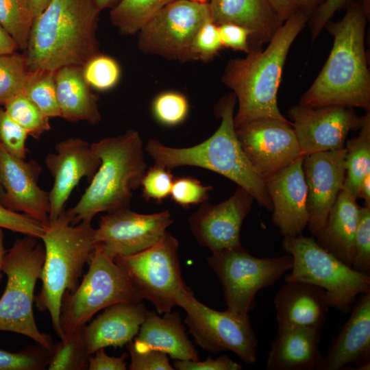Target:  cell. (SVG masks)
<instances>
[{
	"instance_id": "6da1fadb",
	"label": "cell",
	"mask_w": 370,
	"mask_h": 370,
	"mask_svg": "<svg viewBox=\"0 0 370 370\" xmlns=\"http://www.w3.org/2000/svg\"><path fill=\"white\" fill-rule=\"evenodd\" d=\"M308 21L298 10L276 31L264 49L252 47L243 58L230 60L223 77L238 101L235 129L261 119L288 120L278 105V91L289 49Z\"/></svg>"
},
{
	"instance_id": "7a4b0ae2",
	"label": "cell",
	"mask_w": 370,
	"mask_h": 370,
	"mask_svg": "<svg viewBox=\"0 0 370 370\" xmlns=\"http://www.w3.org/2000/svg\"><path fill=\"white\" fill-rule=\"evenodd\" d=\"M367 19L360 3H354L340 21L326 23L334 38L332 47L299 105H339L370 111V74L365 49Z\"/></svg>"
},
{
	"instance_id": "3957f363",
	"label": "cell",
	"mask_w": 370,
	"mask_h": 370,
	"mask_svg": "<svg viewBox=\"0 0 370 370\" xmlns=\"http://www.w3.org/2000/svg\"><path fill=\"white\" fill-rule=\"evenodd\" d=\"M99 12L90 0H51L33 21L24 54L28 71L83 66L99 54Z\"/></svg>"
},
{
	"instance_id": "277c9868",
	"label": "cell",
	"mask_w": 370,
	"mask_h": 370,
	"mask_svg": "<svg viewBox=\"0 0 370 370\" xmlns=\"http://www.w3.org/2000/svg\"><path fill=\"white\" fill-rule=\"evenodd\" d=\"M236 102L233 93L219 102L215 110L221 119V124L216 132L202 143L177 148L150 139L145 151L155 164L169 170L192 166L222 175L246 190L262 207L271 212L272 204L265 182L251 165L236 136L234 122Z\"/></svg>"
},
{
	"instance_id": "5b68a950",
	"label": "cell",
	"mask_w": 370,
	"mask_h": 370,
	"mask_svg": "<svg viewBox=\"0 0 370 370\" xmlns=\"http://www.w3.org/2000/svg\"><path fill=\"white\" fill-rule=\"evenodd\" d=\"M90 147L100 165L77 203L65 211L72 224L92 221L100 212L128 208L147 170L145 148L136 130L103 138Z\"/></svg>"
},
{
	"instance_id": "8992f818",
	"label": "cell",
	"mask_w": 370,
	"mask_h": 370,
	"mask_svg": "<svg viewBox=\"0 0 370 370\" xmlns=\"http://www.w3.org/2000/svg\"><path fill=\"white\" fill-rule=\"evenodd\" d=\"M91 221L72 224L64 211L45 225L40 238L45 255L39 278L42 287L34 301L40 310L49 313L53 329L60 338L63 296L77 287L84 267L95 250Z\"/></svg>"
},
{
	"instance_id": "52a82bcc",
	"label": "cell",
	"mask_w": 370,
	"mask_h": 370,
	"mask_svg": "<svg viewBox=\"0 0 370 370\" xmlns=\"http://www.w3.org/2000/svg\"><path fill=\"white\" fill-rule=\"evenodd\" d=\"M38 239L25 235L6 251L2 271L7 282L0 298V331L26 336L51 351V338L38 330L33 310L34 289L45 255Z\"/></svg>"
},
{
	"instance_id": "ba28073f",
	"label": "cell",
	"mask_w": 370,
	"mask_h": 370,
	"mask_svg": "<svg viewBox=\"0 0 370 370\" xmlns=\"http://www.w3.org/2000/svg\"><path fill=\"white\" fill-rule=\"evenodd\" d=\"M283 249L293 257L284 282H302L324 289L330 307L350 312L357 297L370 291V275L347 265L322 248L314 236H284Z\"/></svg>"
},
{
	"instance_id": "9c48e42d",
	"label": "cell",
	"mask_w": 370,
	"mask_h": 370,
	"mask_svg": "<svg viewBox=\"0 0 370 370\" xmlns=\"http://www.w3.org/2000/svg\"><path fill=\"white\" fill-rule=\"evenodd\" d=\"M88 265L75 290L63 296L61 338L82 329L96 313L111 305L143 300L123 269L99 249H95Z\"/></svg>"
},
{
	"instance_id": "30bf717a",
	"label": "cell",
	"mask_w": 370,
	"mask_h": 370,
	"mask_svg": "<svg viewBox=\"0 0 370 370\" xmlns=\"http://www.w3.org/2000/svg\"><path fill=\"white\" fill-rule=\"evenodd\" d=\"M221 283L227 310L247 317L256 293L277 282L293 266V257L258 258L243 246L221 250L207 258Z\"/></svg>"
},
{
	"instance_id": "8fae6325",
	"label": "cell",
	"mask_w": 370,
	"mask_h": 370,
	"mask_svg": "<svg viewBox=\"0 0 370 370\" xmlns=\"http://www.w3.org/2000/svg\"><path fill=\"white\" fill-rule=\"evenodd\" d=\"M178 249V241L166 232L153 246L114 260L140 298L151 302L160 314L171 312L181 294L189 288L182 278Z\"/></svg>"
},
{
	"instance_id": "7c38bea8",
	"label": "cell",
	"mask_w": 370,
	"mask_h": 370,
	"mask_svg": "<svg viewBox=\"0 0 370 370\" xmlns=\"http://www.w3.org/2000/svg\"><path fill=\"white\" fill-rule=\"evenodd\" d=\"M177 306L186 311L184 323L204 350L212 354L230 351L244 362L256 361L258 339L249 316L212 309L197 300L190 288L181 294Z\"/></svg>"
},
{
	"instance_id": "4fadbf2b",
	"label": "cell",
	"mask_w": 370,
	"mask_h": 370,
	"mask_svg": "<svg viewBox=\"0 0 370 370\" xmlns=\"http://www.w3.org/2000/svg\"><path fill=\"white\" fill-rule=\"evenodd\" d=\"M209 20L208 3L171 0L140 29L138 48L169 60L190 61L194 37Z\"/></svg>"
},
{
	"instance_id": "5bb4252c",
	"label": "cell",
	"mask_w": 370,
	"mask_h": 370,
	"mask_svg": "<svg viewBox=\"0 0 370 370\" xmlns=\"http://www.w3.org/2000/svg\"><path fill=\"white\" fill-rule=\"evenodd\" d=\"M173 221L168 210L140 214L125 208L108 212L94 229L95 249L113 260L137 254L160 241Z\"/></svg>"
},
{
	"instance_id": "9a60e30c",
	"label": "cell",
	"mask_w": 370,
	"mask_h": 370,
	"mask_svg": "<svg viewBox=\"0 0 370 370\" xmlns=\"http://www.w3.org/2000/svg\"><path fill=\"white\" fill-rule=\"evenodd\" d=\"M236 133L245 155L264 181L303 156L289 121L257 119L236 128Z\"/></svg>"
},
{
	"instance_id": "2e32d148",
	"label": "cell",
	"mask_w": 370,
	"mask_h": 370,
	"mask_svg": "<svg viewBox=\"0 0 370 370\" xmlns=\"http://www.w3.org/2000/svg\"><path fill=\"white\" fill-rule=\"evenodd\" d=\"M288 114L303 156L344 148L348 134L359 130L361 125V117L353 108L339 105L312 108L299 104Z\"/></svg>"
},
{
	"instance_id": "e0dca14e",
	"label": "cell",
	"mask_w": 370,
	"mask_h": 370,
	"mask_svg": "<svg viewBox=\"0 0 370 370\" xmlns=\"http://www.w3.org/2000/svg\"><path fill=\"white\" fill-rule=\"evenodd\" d=\"M254 198L238 186L227 199L216 205L207 201L188 218L190 231L212 253L241 246V230Z\"/></svg>"
},
{
	"instance_id": "ac0fdd59",
	"label": "cell",
	"mask_w": 370,
	"mask_h": 370,
	"mask_svg": "<svg viewBox=\"0 0 370 370\" xmlns=\"http://www.w3.org/2000/svg\"><path fill=\"white\" fill-rule=\"evenodd\" d=\"M345 147L304 156L307 186L308 229L314 236L325 225L329 212L342 190L345 176Z\"/></svg>"
},
{
	"instance_id": "d6986e66",
	"label": "cell",
	"mask_w": 370,
	"mask_h": 370,
	"mask_svg": "<svg viewBox=\"0 0 370 370\" xmlns=\"http://www.w3.org/2000/svg\"><path fill=\"white\" fill-rule=\"evenodd\" d=\"M41 171L36 161L17 158L0 144L2 205L46 225L49 222V192L38 185Z\"/></svg>"
},
{
	"instance_id": "ffe728a7",
	"label": "cell",
	"mask_w": 370,
	"mask_h": 370,
	"mask_svg": "<svg viewBox=\"0 0 370 370\" xmlns=\"http://www.w3.org/2000/svg\"><path fill=\"white\" fill-rule=\"evenodd\" d=\"M53 184L49 191V221L56 219L72 191L81 180L90 181L100 165V160L89 144L81 138H69L59 142L54 153L45 158Z\"/></svg>"
},
{
	"instance_id": "44dd1931",
	"label": "cell",
	"mask_w": 370,
	"mask_h": 370,
	"mask_svg": "<svg viewBox=\"0 0 370 370\" xmlns=\"http://www.w3.org/2000/svg\"><path fill=\"white\" fill-rule=\"evenodd\" d=\"M304 156L264 181L272 204V221L284 236H299L308 225Z\"/></svg>"
},
{
	"instance_id": "7402d4cb",
	"label": "cell",
	"mask_w": 370,
	"mask_h": 370,
	"mask_svg": "<svg viewBox=\"0 0 370 370\" xmlns=\"http://www.w3.org/2000/svg\"><path fill=\"white\" fill-rule=\"evenodd\" d=\"M350 311L317 370L345 369L350 364L370 369V291L358 297Z\"/></svg>"
},
{
	"instance_id": "603a6c76",
	"label": "cell",
	"mask_w": 370,
	"mask_h": 370,
	"mask_svg": "<svg viewBox=\"0 0 370 370\" xmlns=\"http://www.w3.org/2000/svg\"><path fill=\"white\" fill-rule=\"evenodd\" d=\"M149 310L140 302H121L111 305L82 328L90 355L107 347H123L138 333Z\"/></svg>"
},
{
	"instance_id": "cb8c5ba5",
	"label": "cell",
	"mask_w": 370,
	"mask_h": 370,
	"mask_svg": "<svg viewBox=\"0 0 370 370\" xmlns=\"http://www.w3.org/2000/svg\"><path fill=\"white\" fill-rule=\"evenodd\" d=\"M278 328L301 326L321 330L330 308L327 294L317 286L285 282L273 299Z\"/></svg>"
},
{
	"instance_id": "d4e9b609",
	"label": "cell",
	"mask_w": 370,
	"mask_h": 370,
	"mask_svg": "<svg viewBox=\"0 0 370 370\" xmlns=\"http://www.w3.org/2000/svg\"><path fill=\"white\" fill-rule=\"evenodd\" d=\"M320 330L289 326L278 328L266 363L267 370H317L322 360Z\"/></svg>"
},
{
	"instance_id": "484cf974",
	"label": "cell",
	"mask_w": 370,
	"mask_h": 370,
	"mask_svg": "<svg viewBox=\"0 0 370 370\" xmlns=\"http://www.w3.org/2000/svg\"><path fill=\"white\" fill-rule=\"evenodd\" d=\"M136 349H156L175 360H198L199 355L185 332L177 312L160 317L149 311L138 333L130 342Z\"/></svg>"
},
{
	"instance_id": "4316f807",
	"label": "cell",
	"mask_w": 370,
	"mask_h": 370,
	"mask_svg": "<svg viewBox=\"0 0 370 370\" xmlns=\"http://www.w3.org/2000/svg\"><path fill=\"white\" fill-rule=\"evenodd\" d=\"M208 5L214 23L247 29L256 45L268 43L281 26L267 0H210Z\"/></svg>"
},
{
	"instance_id": "83f0119b",
	"label": "cell",
	"mask_w": 370,
	"mask_h": 370,
	"mask_svg": "<svg viewBox=\"0 0 370 370\" xmlns=\"http://www.w3.org/2000/svg\"><path fill=\"white\" fill-rule=\"evenodd\" d=\"M359 208L356 200L342 190L329 212L325 225L312 236L319 245L352 267Z\"/></svg>"
},
{
	"instance_id": "f1b7e54d",
	"label": "cell",
	"mask_w": 370,
	"mask_h": 370,
	"mask_svg": "<svg viewBox=\"0 0 370 370\" xmlns=\"http://www.w3.org/2000/svg\"><path fill=\"white\" fill-rule=\"evenodd\" d=\"M56 94L61 117L71 122L101 120L97 98L90 88L81 66H63L55 72Z\"/></svg>"
},
{
	"instance_id": "f546056e",
	"label": "cell",
	"mask_w": 370,
	"mask_h": 370,
	"mask_svg": "<svg viewBox=\"0 0 370 370\" xmlns=\"http://www.w3.org/2000/svg\"><path fill=\"white\" fill-rule=\"evenodd\" d=\"M360 132L357 136L345 144V176L343 190L356 200L360 182L370 173V112L361 116Z\"/></svg>"
},
{
	"instance_id": "4dcf8cb0",
	"label": "cell",
	"mask_w": 370,
	"mask_h": 370,
	"mask_svg": "<svg viewBox=\"0 0 370 370\" xmlns=\"http://www.w3.org/2000/svg\"><path fill=\"white\" fill-rule=\"evenodd\" d=\"M171 0H121L110 12V18L121 33H137Z\"/></svg>"
},
{
	"instance_id": "1f68e13d",
	"label": "cell",
	"mask_w": 370,
	"mask_h": 370,
	"mask_svg": "<svg viewBox=\"0 0 370 370\" xmlns=\"http://www.w3.org/2000/svg\"><path fill=\"white\" fill-rule=\"evenodd\" d=\"M90 356L80 329L68 336L60 338V341L53 346L47 369H87Z\"/></svg>"
},
{
	"instance_id": "d6a6232c",
	"label": "cell",
	"mask_w": 370,
	"mask_h": 370,
	"mask_svg": "<svg viewBox=\"0 0 370 370\" xmlns=\"http://www.w3.org/2000/svg\"><path fill=\"white\" fill-rule=\"evenodd\" d=\"M34 16L26 0H0V24L16 42L25 51Z\"/></svg>"
},
{
	"instance_id": "836d02e7",
	"label": "cell",
	"mask_w": 370,
	"mask_h": 370,
	"mask_svg": "<svg viewBox=\"0 0 370 370\" xmlns=\"http://www.w3.org/2000/svg\"><path fill=\"white\" fill-rule=\"evenodd\" d=\"M3 106L8 115L36 139L51 129L49 118L23 91L8 99Z\"/></svg>"
},
{
	"instance_id": "e575fe53",
	"label": "cell",
	"mask_w": 370,
	"mask_h": 370,
	"mask_svg": "<svg viewBox=\"0 0 370 370\" xmlns=\"http://www.w3.org/2000/svg\"><path fill=\"white\" fill-rule=\"evenodd\" d=\"M23 92L49 118L61 117L56 94L55 73L29 72Z\"/></svg>"
},
{
	"instance_id": "d590c367",
	"label": "cell",
	"mask_w": 370,
	"mask_h": 370,
	"mask_svg": "<svg viewBox=\"0 0 370 370\" xmlns=\"http://www.w3.org/2000/svg\"><path fill=\"white\" fill-rule=\"evenodd\" d=\"M28 75L24 54H0V106L23 90Z\"/></svg>"
},
{
	"instance_id": "8d00e7d4",
	"label": "cell",
	"mask_w": 370,
	"mask_h": 370,
	"mask_svg": "<svg viewBox=\"0 0 370 370\" xmlns=\"http://www.w3.org/2000/svg\"><path fill=\"white\" fill-rule=\"evenodd\" d=\"M153 117L165 126H175L183 123L189 112L188 101L183 94L167 90L158 94L153 100Z\"/></svg>"
},
{
	"instance_id": "74e56055",
	"label": "cell",
	"mask_w": 370,
	"mask_h": 370,
	"mask_svg": "<svg viewBox=\"0 0 370 370\" xmlns=\"http://www.w3.org/2000/svg\"><path fill=\"white\" fill-rule=\"evenodd\" d=\"M82 69L88 85L100 91L114 88L121 77L119 63L113 58L100 53L90 58Z\"/></svg>"
},
{
	"instance_id": "f35d334b",
	"label": "cell",
	"mask_w": 370,
	"mask_h": 370,
	"mask_svg": "<svg viewBox=\"0 0 370 370\" xmlns=\"http://www.w3.org/2000/svg\"><path fill=\"white\" fill-rule=\"evenodd\" d=\"M51 351L38 345L18 352L0 349V370H43Z\"/></svg>"
},
{
	"instance_id": "ab89813d",
	"label": "cell",
	"mask_w": 370,
	"mask_h": 370,
	"mask_svg": "<svg viewBox=\"0 0 370 370\" xmlns=\"http://www.w3.org/2000/svg\"><path fill=\"white\" fill-rule=\"evenodd\" d=\"M352 268L370 275V206L365 205L358 210Z\"/></svg>"
},
{
	"instance_id": "60d3db41",
	"label": "cell",
	"mask_w": 370,
	"mask_h": 370,
	"mask_svg": "<svg viewBox=\"0 0 370 370\" xmlns=\"http://www.w3.org/2000/svg\"><path fill=\"white\" fill-rule=\"evenodd\" d=\"M222 48L219 27L209 20L199 29L194 37L190 48V61H210Z\"/></svg>"
},
{
	"instance_id": "b9f144b4",
	"label": "cell",
	"mask_w": 370,
	"mask_h": 370,
	"mask_svg": "<svg viewBox=\"0 0 370 370\" xmlns=\"http://www.w3.org/2000/svg\"><path fill=\"white\" fill-rule=\"evenodd\" d=\"M174 177L171 170L155 164L146 170L140 186L143 197L148 200L162 201L170 196Z\"/></svg>"
},
{
	"instance_id": "7bdbcfd3",
	"label": "cell",
	"mask_w": 370,
	"mask_h": 370,
	"mask_svg": "<svg viewBox=\"0 0 370 370\" xmlns=\"http://www.w3.org/2000/svg\"><path fill=\"white\" fill-rule=\"evenodd\" d=\"M28 132L12 119L0 106V144L12 156L25 160Z\"/></svg>"
},
{
	"instance_id": "ee69618b",
	"label": "cell",
	"mask_w": 370,
	"mask_h": 370,
	"mask_svg": "<svg viewBox=\"0 0 370 370\" xmlns=\"http://www.w3.org/2000/svg\"><path fill=\"white\" fill-rule=\"evenodd\" d=\"M212 189L193 177H180L174 179L170 196L175 203L186 208L206 201Z\"/></svg>"
},
{
	"instance_id": "f6af8a7d",
	"label": "cell",
	"mask_w": 370,
	"mask_h": 370,
	"mask_svg": "<svg viewBox=\"0 0 370 370\" xmlns=\"http://www.w3.org/2000/svg\"><path fill=\"white\" fill-rule=\"evenodd\" d=\"M45 225L20 212L0 204V228L32 236L40 239Z\"/></svg>"
},
{
	"instance_id": "bcb514c9",
	"label": "cell",
	"mask_w": 370,
	"mask_h": 370,
	"mask_svg": "<svg viewBox=\"0 0 370 370\" xmlns=\"http://www.w3.org/2000/svg\"><path fill=\"white\" fill-rule=\"evenodd\" d=\"M131 362L130 370H173L169 363L168 355L162 352L147 349L138 350L133 347L130 343L127 345Z\"/></svg>"
},
{
	"instance_id": "7dc6e473",
	"label": "cell",
	"mask_w": 370,
	"mask_h": 370,
	"mask_svg": "<svg viewBox=\"0 0 370 370\" xmlns=\"http://www.w3.org/2000/svg\"><path fill=\"white\" fill-rule=\"evenodd\" d=\"M223 47L247 53L253 47L250 45L251 32L246 28L232 24L218 25Z\"/></svg>"
},
{
	"instance_id": "c3c4849f",
	"label": "cell",
	"mask_w": 370,
	"mask_h": 370,
	"mask_svg": "<svg viewBox=\"0 0 370 370\" xmlns=\"http://www.w3.org/2000/svg\"><path fill=\"white\" fill-rule=\"evenodd\" d=\"M173 368L178 370H241L242 365L222 355L215 359L208 356L203 361L175 360Z\"/></svg>"
},
{
	"instance_id": "681fc988",
	"label": "cell",
	"mask_w": 370,
	"mask_h": 370,
	"mask_svg": "<svg viewBox=\"0 0 370 370\" xmlns=\"http://www.w3.org/2000/svg\"><path fill=\"white\" fill-rule=\"evenodd\" d=\"M348 0H325L313 11L310 22L312 39L320 34L334 14L345 5Z\"/></svg>"
},
{
	"instance_id": "f907efd6",
	"label": "cell",
	"mask_w": 370,
	"mask_h": 370,
	"mask_svg": "<svg viewBox=\"0 0 370 370\" xmlns=\"http://www.w3.org/2000/svg\"><path fill=\"white\" fill-rule=\"evenodd\" d=\"M94 356L89 357L88 369L89 370H126L127 363L125 360L127 357L126 353L122 354L119 357L109 356L105 352L104 348L97 350Z\"/></svg>"
},
{
	"instance_id": "816d5d0a",
	"label": "cell",
	"mask_w": 370,
	"mask_h": 370,
	"mask_svg": "<svg viewBox=\"0 0 370 370\" xmlns=\"http://www.w3.org/2000/svg\"><path fill=\"white\" fill-rule=\"evenodd\" d=\"M282 25L299 10V0H267Z\"/></svg>"
},
{
	"instance_id": "f5cc1de1",
	"label": "cell",
	"mask_w": 370,
	"mask_h": 370,
	"mask_svg": "<svg viewBox=\"0 0 370 370\" xmlns=\"http://www.w3.org/2000/svg\"><path fill=\"white\" fill-rule=\"evenodd\" d=\"M18 49L17 45L10 35L0 24V54H9Z\"/></svg>"
},
{
	"instance_id": "db71d44e",
	"label": "cell",
	"mask_w": 370,
	"mask_h": 370,
	"mask_svg": "<svg viewBox=\"0 0 370 370\" xmlns=\"http://www.w3.org/2000/svg\"><path fill=\"white\" fill-rule=\"evenodd\" d=\"M365 200V205L370 206V173L362 177L358 189V198Z\"/></svg>"
},
{
	"instance_id": "11a10c76",
	"label": "cell",
	"mask_w": 370,
	"mask_h": 370,
	"mask_svg": "<svg viewBox=\"0 0 370 370\" xmlns=\"http://www.w3.org/2000/svg\"><path fill=\"white\" fill-rule=\"evenodd\" d=\"M34 19L40 15L48 5L51 0H26Z\"/></svg>"
},
{
	"instance_id": "9f6ffc18",
	"label": "cell",
	"mask_w": 370,
	"mask_h": 370,
	"mask_svg": "<svg viewBox=\"0 0 370 370\" xmlns=\"http://www.w3.org/2000/svg\"><path fill=\"white\" fill-rule=\"evenodd\" d=\"M321 0H299V10L306 14L314 10Z\"/></svg>"
},
{
	"instance_id": "6f0895ef",
	"label": "cell",
	"mask_w": 370,
	"mask_h": 370,
	"mask_svg": "<svg viewBox=\"0 0 370 370\" xmlns=\"http://www.w3.org/2000/svg\"><path fill=\"white\" fill-rule=\"evenodd\" d=\"M6 250L4 248V234L3 229L0 228V280L3 277L2 267Z\"/></svg>"
},
{
	"instance_id": "680465c9",
	"label": "cell",
	"mask_w": 370,
	"mask_h": 370,
	"mask_svg": "<svg viewBox=\"0 0 370 370\" xmlns=\"http://www.w3.org/2000/svg\"><path fill=\"white\" fill-rule=\"evenodd\" d=\"M95 6L101 12L113 5L116 0H90Z\"/></svg>"
},
{
	"instance_id": "91938a15",
	"label": "cell",
	"mask_w": 370,
	"mask_h": 370,
	"mask_svg": "<svg viewBox=\"0 0 370 370\" xmlns=\"http://www.w3.org/2000/svg\"><path fill=\"white\" fill-rule=\"evenodd\" d=\"M362 5V10L365 12V16L367 18H369V12H370V3L369 0H361V3H360Z\"/></svg>"
},
{
	"instance_id": "94428289",
	"label": "cell",
	"mask_w": 370,
	"mask_h": 370,
	"mask_svg": "<svg viewBox=\"0 0 370 370\" xmlns=\"http://www.w3.org/2000/svg\"><path fill=\"white\" fill-rule=\"evenodd\" d=\"M3 197V190L2 187L0 185V204L1 205H2Z\"/></svg>"
},
{
	"instance_id": "6125c7cd",
	"label": "cell",
	"mask_w": 370,
	"mask_h": 370,
	"mask_svg": "<svg viewBox=\"0 0 370 370\" xmlns=\"http://www.w3.org/2000/svg\"><path fill=\"white\" fill-rule=\"evenodd\" d=\"M192 1L199 2V3H208L210 0H192Z\"/></svg>"
}]
</instances>
